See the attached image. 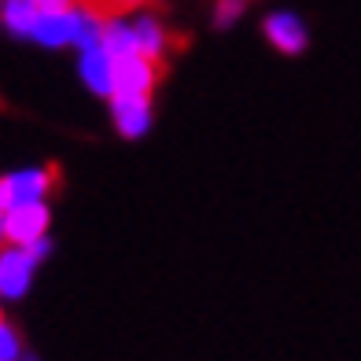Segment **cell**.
<instances>
[{"label":"cell","instance_id":"cell-8","mask_svg":"<svg viewBox=\"0 0 361 361\" xmlns=\"http://www.w3.org/2000/svg\"><path fill=\"white\" fill-rule=\"evenodd\" d=\"M74 4L89 15L92 23H100V26H107V23H118L122 15H129V11H140V8H147L152 0H74Z\"/></svg>","mask_w":361,"mask_h":361},{"label":"cell","instance_id":"cell-1","mask_svg":"<svg viewBox=\"0 0 361 361\" xmlns=\"http://www.w3.org/2000/svg\"><path fill=\"white\" fill-rule=\"evenodd\" d=\"M166 78V63H155L140 52L114 56L111 96H152V89Z\"/></svg>","mask_w":361,"mask_h":361},{"label":"cell","instance_id":"cell-12","mask_svg":"<svg viewBox=\"0 0 361 361\" xmlns=\"http://www.w3.org/2000/svg\"><path fill=\"white\" fill-rule=\"evenodd\" d=\"M34 4H37L41 15H63V11H74L78 8L74 0H34Z\"/></svg>","mask_w":361,"mask_h":361},{"label":"cell","instance_id":"cell-6","mask_svg":"<svg viewBox=\"0 0 361 361\" xmlns=\"http://www.w3.org/2000/svg\"><path fill=\"white\" fill-rule=\"evenodd\" d=\"M11 185V200L15 203H30V200H44L48 188L59 185V166H41V170H26L8 177Z\"/></svg>","mask_w":361,"mask_h":361},{"label":"cell","instance_id":"cell-9","mask_svg":"<svg viewBox=\"0 0 361 361\" xmlns=\"http://www.w3.org/2000/svg\"><path fill=\"white\" fill-rule=\"evenodd\" d=\"M37 4L34 0H8L4 4V23L11 34H34V26H37Z\"/></svg>","mask_w":361,"mask_h":361},{"label":"cell","instance_id":"cell-5","mask_svg":"<svg viewBox=\"0 0 361 361\" xmlns=\"http://www.w3.org/2000/svg\"><path fill=\"white\" fill-rule=\"evenodd\" d=\"M114 104V126L122 137H140L152 118V96H111Z\"/></svg>","mask_w":361,"mask_h":361},{"label":"cell","instance_id":"cell-3","mask_svg":"<svg viewBox=\"0 0 361 361\" xmlns=\"http://www.w3.org/2000/svg\"><path fill=\"white\" fill-rule=\"evenodd\" d=\"M34 269L37 258L30 255V247H15V243H4L0 247V299H23L34 284Z\"/></svg>","mask_w":361,"mask_h":361},{"label":"cell","instance_id":"cell-10","mask_svg":"<svg viewBox=\"0 0 361 361\" xmlns=\"http://www.w3.org/2000/svg\"><path fill=\"white\" fill-rule=\"evenodd\" d=\"M0 361H23V336L0 317Z\"/></svg>","mask_w":361,"mask_h":361},{"label":"cell","instance_id":"cell-15","mask_svg":"<svg viewBox=\"0 0 361 361\" xmlns=\"http://www.w3.org/2000/svg\"><path fill=\"white\" fill-rule=\"evenodd\" d=\"M23 361H37V357H23Z\"/></svg>","mask_w":361,"mask_h":361},{"label":"cell","instance_id":"cell-13","mask_svg":"<svg viewBox=\"0 0 361 361\" xmlns=\"http://www.w3.org/2000/svg\"><path fill=\"white\" fill-rule=\"evenodd\" d=\"M11 203H15V200H11V185L0 177V221H4V214L11 210Z\"/></svg>","mask_w":361,"mask_h":361},{"label":"cell","instance_id":"cell-7","mask_svg":"<svg viewBox=\"0 0 361 361\" xmlns=\"http://www.w3.org/2000/svg\"><path fill=\"white\" fill-rule=\"evenodd\" d=\"M81 74H85L89 89L96 92H111V78H114V56L104 48V41H96L85 48V59H81Z\"/></svg>","mask_w":361,"mask_h":361},{"label":"cell","instance_id":"cell-2","mask_svg":"<svg viewBox=\"0 0 361 361\" xmlns=\"http://www.w3.org/2000/svg\"><path fill=\"white\" fill-rule=\"evenodd\" d=\"M48 214L44 200H30V203H11V210L4 214V240L15 243V247H30L48 236Z\"/></svg>","mask_w":361,"mask_h":361},{"label":"cell","instance_id":"cell-11","mask_svg":"<svg viewBox=\"0 0 361 361\" xmlns=\"http://www.w3.org/2000/svg\"><path fill=\"white\" fill-rule=\"evenodd\" d=\"M243 8H247V0H221V4H218V15H214V19H218V26L233 23V19H236V15H240Z\"/></svg>","mask_w":361,"mask_h":361},{"label":"cell","instance_id":"cell-14","mask_svg":"<svg viewBox=\"0 0 361 361\" xmlns=\"http://www.w3.org/2000/svg\"><path fill=\"white\" fill-rule=\"evenodd\" d=\"M4 243H8V240H4V221H0V247H4Z\"/></svg>","mask_w":361,"mask_h":361},{"label":"cell","instance_id":"cell-4","mask_svg":"<svg viewBox=\"0 0 361 361\" xmlns=\"http://www.w3.org/2000/svg\"><path fill=\"white\" fill-rule=\"evenodd\" d=\"M266 37H269V44L276 48V52L299 56L302 48H306V26L295 19V15L276 11V15H269V19H266Z\"/></svg>","mask_w":361,"mask_h":361}]
</instances>
